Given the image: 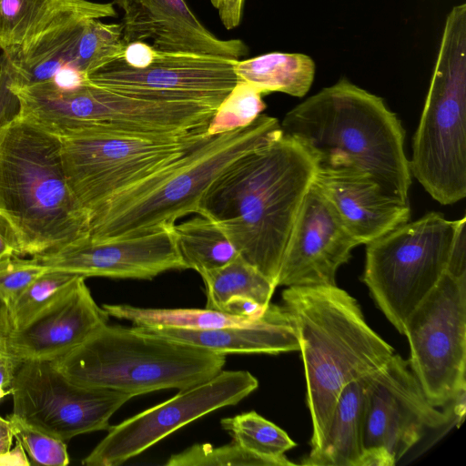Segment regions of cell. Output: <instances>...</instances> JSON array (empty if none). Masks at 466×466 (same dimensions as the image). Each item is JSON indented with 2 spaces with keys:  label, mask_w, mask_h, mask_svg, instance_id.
I'll use <instances>...</instances> for the list:
<instances>
[{
  "label": "cell",
  "mask_w": 466,
  "mask_h": 466,
  "mask_svg": "<svg viewBox=\"0 0 466 466\" xmlns=\"http://www.w3.org/2000/svg\"><path fill=\"white\" fill-rule=\"evenodd\" d=\"M317 167L311 154L281 131L229 165L204 192L197 214L216 222L238 254L277 286Z\"/></svg>",
  "instance_id": "1"
},
{
  "label": "cell",
  "mask_w": 466,
  "mask_h": 466,
  "mask_svg": "<svg viewBox=\"0 0 466 466\" xmlns=\"http://www.w3.org/2000/svg\"><path fill=\"white\" fill-rule=\"evenodd\" d=\"M280 127L318 167H358L387 193L409 202L411 173L405 131L381 97L341 78L289 111Z\"/></svg>",
  "instance_id": "2"
},
{
  "label": "cell",
  "mask_w": 466,
  "mask_h": 466,
  "mask_svg": "<svg viewBox=\"0 0 466 466\" xmlns=\"http://www.w3.org/2000/svg\"><path fill=\"white\" fill-rule=\"evenodd\" d=\"M282 300L302 356L314 450L327 435L342 389L380 369L394 350L368 325L356 299L337 285L288 287Z\"/></svg>",
  "instance_id": "3"
},
{
  "label": "cell",
  "mask_w": 466,
  "mask_h": 466,
  "mask_svg": "<svg viewBox=\"0 0 466 466\" xmlns=\"http://www.w3.org/2000/svg\"><path fill=\"white\" fill-rule=\"evenodd\" d=\"M0 209L19 234L22 255L89 238L90 216L67 183L58 137L16 113L0 127Z\"/></svg>",
  "instance_id": "4"
},
{
  "label": "cell",
  "mask_w": 466,
  "mask_h": 466,
  "mask_svg": "<svg viewBox=\"0 0 466 466\" xmlns=\"http://www.w3.org/2000/svg\"><path fill=\"white\" fill-rule=\"evenodd\" d=\"M261 114L250 125L210 136L161 170L118 193L90 220L89 239L101 242L146 235L190 213L208 186L236 159L281 132Z\"/></svg>",
  "instance_id": "5"
},
{
  "label": "cell",
  "mask_w": 466,
  "mask_h": 466,
  "mask_svg": "<svg viewBox=\"0 0 466 466\" xmlns=\"http://www.w3.org/2000/svg\"><path fill=\"white\" fill-rule=\"evenodd\" d=\"M75 383L132 398L196 386L218 374L226 354L106 324L85 342L50 361Z\"/></svg>",
  "instance_id": "6"
},
{
  "label": "cell",
  "mask_w": 466,
  "mask_h": 466,
  "mask_svg": "<svg viewBox=\"0 0 466 466\" xmlns=\"http://www.w3.org/2000/svg\"><path fill=\"white\" fill-rule=\"evenodd\" d=\"M409 163L411 176L441 205L465 198V4L455 5L447 15Z\"/></svg>",
  "instance_id": "7"
},
{
  "label": "cell",
  "mask_w": 466,
  "mask_h": 466,
  "mask_svg": "<svg viewBox=\"0 0 466 466\" xmlns=\"http://www.w3.org/2000/svg\"><path fill=\"white\" fill-rule=\"evenodd\" d=\"M67 183L89 214L210 137L208 128L176 138H152L89 127L55 133Z\"/></svg>",
  "instance_id": "8"
},
{
  "label": "cell",
  "mask_w": 466,
  "mask_h": 466,
  "mask_svg": "<svg viewBox=\"0 0 466 466\" xmlns=\"http://www.w3.org/2000/svg\"><path fill=\"white\" fill-rule=\"evenodd\" d=\"M465 219L450 220L430 212L366 244L362 280L400 333L446 273L457 231Z\"/></svg>",
  "instance_id": "9"
},
{
  "label": "cell",
  "mask_w": 466,
  "mask_h": 466,
  "mask_svg": "<svg viewBox=\"0 0 466 466\" xmlns=\"http://www.w3.org/2000/svg\"><path fill=\"white\" fill-rule=\"evenodd\" d=\"M33 112L44 126L59 132L89 127L152 138H176L208 128L217 108L205 104L138 97L85 84L41 87Z\"/></svg>",
  "instance_id": "10"
},
{
  "label": "cell",
  "mask_w": 466,
  "mask_h": 466,
  "mask_svg": "<svg viewBox=\"0 0 466 466\" xmlns=\"http://www.w3.org/2000/svg\"><path fill=\"white\" fill-rule=\"evenodd\" d=\"M410 370L430 403L465 397L466 277L445 273L404 324Z\"/></svg>",
  "instance_id": "11"
},
{
  "label": "cell",
  "mask_w": 466,
  "mask_h": 466,
  "mask_svg": "<svg viewBox=\"0 0 466 466\" xmlns=\"http://www.w3.org/2000/svg\"><path fill=\"white\" fill-rule=\"evenodd\" d=\"M10 394L15 415L64 441L108 430L112 415L132 399L119 391L75 383L50 361L40 360L17 367Z\"/></svg>",
  "instance_id": "12"
},
{
  "label": "cell",
  "mask_w": 466,
  "mask_h": 466,
  "mask_svg": "<svg viewBox=\"0 0 466 466\" xmlns=\"http://www.w3.org/2000/svg\"><path fill=\"white\" fill-rule=\"evenodd\" d=\"M258 387L247 370H221L212 379L180 390L174 397L122 422L82 461L86 466H118L183 426L218 409L238 403Z\"/></svg>",
  "instance_id": "13"
},
{
  "label": "cell",
  "mask_w": 466,
  "mask_h": 466,
  "mask_svg": "<svg viewBox=\"0 0 466 466\" xmlns=\"http://www.w3.org/2000/svg\"><path fill=\"white\" fill-rule=\"evenodd\" d=\"M237 61L157 50L153 63L145 68H133L119 58L85 78L86 84L138 97L196 102L217 108L240 81L235 70Z\"/></svg>",
  "instance_id": "14"
},
{
  "label": "cell",
  "mask_w": 466,
  "mask_h": 466,
  "mask_svg": "<svg viewBox=\"0 0 466 466\" xmlns=\"http://www.w3.org/2000/svg\"><path fill=\"white\" fill-rule=\"evenodd\" d=\"M366 449L386 450L397 463L428 429L444 426L457 412L431 405L409 360L397 354L366 377Z\"/></svg>",
  "instance_id": "15"
},
{
  "label": "cell",
  "mask_w": 466,
  "mask_h": 466,
  "mask_svg": "<svg viewBox=\"0 0 466 466\" xmlns=\"http://www.w3.org/2000/svg\"><path fill=\"white\" fill-rule=\"evenodd\" d=\"M357 246L312 182L292 227L277 287L336 285L339 268L350 260Z\"/></svg>",
  "instance_id": "16"
},
{
  "label": "cell",
  "mask_w": 466,
  "mask_h": 466,
  "mask_svg": "<svg viewBox=\"0 0 466 466\" xmlns=\"http://www.w3.org/2000/svg\"><path fill=\"white\" fill-rule=\"evenodd\" d=\"M33 258L46 268L85 278L151 279L168 270L186 269L172 228L101 242L88 238Z\"/></svg>",
  "instance_id": "17"
},
{
  "label": "cell",
  "mask_w": 466,
  "mask_h": 466,
  "mask_svg": "<svg viewBox=\"0 0 466 466\" xmlns=\"http://www.w3.org/2000/svg\"><path fill=\"white\" fill-rule=\"evenodd\" d=\"M78 276L27 324L13 330L5 342L9 356L25 361H53L85 342L107 324L108 313L93 299Z\"/></svg>",
  "instance_id": "18"
},
{
  "label": "cell",
  "mask_w": 466,
  "mask_h": 466,
  "mask_svg": "<svg viewBox=\"0 0 466 466\" xmlns=\"http://www.w3.org/2000/svg\"><path fill=\"white\" fill-rule=\"evenodd\" d=\"M123 10V41L151 40L163 52L208 55L240 60L248 47L240 39L222 40L207 29L185 0H113Z\"/></svg>",
  "instance_id": "19"
},
{
  "label": "cell",
  "mask_w": 466,
  "mask_h": 466,
  "mask_svg": "<svg viewBox=\"0 0 466 466\" xmlns=\"http://www.w3.org/2000/svg\"><path fill=\"white\" fill-rule=\"evenodd\" d=\"M313 184L359 245L410 221L408 201L387 193L369 172L352 166L317 167Z\"/></svg>",
  "instance_id": "20"
},
{
  "label": "cell",
  "mask_w": 466,
  "mask_h": 466,
  "mask_svg": "<svg viewBox=\"0 0 466 466\" xmlns=\"http://www.w3.org/2000/svg\"><path fill=\"white\" fill-rule=\"evenodd\" d=\"M134 327L147 334L223 354H279L299 350L293 319L283 305L269 304L260 318L238 326L206 329Z\"/></svg>",
  "instance_id": "21"
},
{
  "label": "cell",
  "mask_w": 466,
  "mask_h": 466,
  "mask_svg": "<svg viewBox=\"0 0 466 466\" xmlns=\"http://www.w3.org/2000/svg\"><path fill=\"white\" fill-rule=\"evenodd\" d=\"M113 3L88 0H0V50L11 53L47 30L78 18L115 17Z\"/></svg>",
  "instance_id": "22"
},
{
  "label": "cell",
  "mask_w": 466,
  "mask_h": 466,
  "mask_svg": "<svg viewBox=\"0 0 466 466\" xmlns=\"http://www.w3.org/2000/svg\"><path fill=\"white\" fill-rule=\"evenodd\" d=\"M366 377L350 381L342 389L323 442L310 450L301 464L360 466L365 451Z\"/></svg>",
  "instance_id": "23"
},
{
  "label": "cell",
  "mask_w": 466,
  "mask_h": 466,
  "mask_svg": "<svg viewBox=\"0 0 466 466\" xmlns=\"http://www.w3.org/2000/svg\"><path fill=\"white\" fill-rule=\"evenodd\" d=\"M235 70L262 95L281 92L302 97L313 83L315 63L304 54L272 52L238 60Z\"/></svg>",
  "instance_id": "24"
},
{
  "label": "cell",
  "mask_w": 466,
  "mask_h": 466,
  "mask_svg": "<svg viewBox=\"0 0 466 466\" xmlns=\"http://www.w3.org/2000/svg\"><path fill=\"white\" fill-rule=\"evenodd\" d=\"M172 232L186 269L199 275L224 266L238 255L218 225L204 216L175 224Z\"/></svg>",
  "instance_id": "25"
},
{
  "label": "cell",
  "mask_w": 466,
  "mask_h": 466,
  "mask_svg": "<svg viewBox=\"0 0 466 466\" xmlns=\"http://www.w3.org/2000/svg\"><path fill=\"white\" fill-rule=\"evenodd\" d=\"M200 276L206 288V308L215 310L232 297L248 298L268 307L277 288L238 254L224 266Z\"/></svg>",
  "instance_id": "26"
},
{
  "label": "cell",
  "mask_w": 466,
  "mask_h": 466,
  "mask_svg": "<svg viewBox=\"0 0 466 466\" xmlns=\"http://www.w3.org/2000/svg\"><path fill=\"white\" fill-rule=\"evenodd\" d=\"M109 316L127 319L137 327L206 329L249 323L256 319L228 315L209 309H147L124 304H105Z\"/></svg>",
  "instance_id": "27"
},
{
  "label": "cell",
  "mask_w": 466,
  "mask_h": 466,
  "mask_svg": "<svg viewBox=\"0 0 466 466\" xmlns=\"http://www.w3.org/2000/svg\"><path fill=\"white\" fill-rule=\"evenodd\" d=\"M220 423L232 437V441L249 452L273 461L278 466L294 465L285 452L297 444L286 431L256 411L224 418Z\"/></svg>",
  "instance_id": "28"
},
{
  "label": "cell",
  "mask_w": 466,
  "mask_h": 466,
  "mask_svg": "<svg viewBox=\"0 0 466 466\" xmlns=\"http://www.w3.org/2000/svg\"><path fill=\"white\" fill-rule=\"evenodd\" d=\"M122 23H103L97 18L85 19L71 52L68 68L84 76L119 59L123 56Z\"/></svg>",
  "instance_id": "29"
},
{
  "label": "cell",
  "mask_w": 466,
  "mask_h": 466,
  "mask_svg": "<svg viewBox=\"0 0 466 466\" xmlns=\"http://www.w3.org/2000/svg\"><path fill=\"white\" fill-rule=\"evenodd\" d=\"M265 108L262 94L240 80L217 107L209 121L208 134L215 136L245 127L253 123Z\"/></svg>",
  "instance_id": "30"
},
{
  "label": "cell",
  "mask_w": 466,
  "mask_h": 466,
  "mask_svg": "<svg viewBox=\"0 0 466 466\" xmlns=\"http://www.w3.org/2000/svg\"><path fill=\"white\" fill-rule=\"evenodd\" d=\"M77 277L66 271L47 268L29 285L11 308L13 330L27 324Z\"/></svg>",
  "instance_id": "31"
},
{
  "label": "cell",
  "mask_w": 466,
  "mask_h": 466,
  "mask_svg": "<svg viewBox=\"0 0 466 466\" xmlns=\"http://www.w3.org/2000/svg\"><path fill=\"white\" fill-rule=\"evenodd\" d=\"M167 466H278L273 461L257 456L236 442L213 447L209 443L195 444L173 454Z\"/></svg>",
  "instance_id": "32"
},
{
  "label": "cell",
  "mask_w": 466,
  "mask_h": 466,
  "mask_svg": "<svg viewBox=\"0 0 466 466\" xmlns=\"http://www.w3.org/2000/svg\"><path fill=\"white\" fill-rule=\"evenodd\" d=\"M10 420L14 437L29 456L31 465L66 466L69 456L66 441L26 423L14 413Z\"/></svg>",
  "instance_id": "33"
},
{
  "label": "cell",
  "mask_w": 466,
  "mask_h": 466,
  "mask_svg": "<svg viewBox=\"0 0 466 466\" xmlns=\"http://www.w3.org/2000/svg\"><path fill=\"white\" fill-rule=\"evenodd\" d=\"M47 268L31 259L18 256L0 260V299L11 308L29 285Z\"/></svg>",
  "instance_id": "34"
},
{
  "label": "cell",
  "mask_w": 466,
  "mask_h": 466,
  "mask_svg": "<svg viewBox=\"0 0 466 466\" xmlns=\"http://www.w3.org/2000/svg\"><path fill=\"white\" fill-rule=\"evenodd\" d=\"M22 255L19 234L3 210L0 209V260Z\"/></svg>",
  "instance_id": "35"
},
{
  "label": "cell",
  "mask_w": 466,
  "mask_h": 466,
  "mask_svg": "<svg viewBox=\"0 0 466 466\" xmlns=\"http://www.w3.org/2000/svg\"><path fill=\"white\" fill-rule=\"evenodd\" d=\"M267 308L248 298L232 297L221 304L218 310L234 317L258 319L264 314Z\"/></svg>",
  "instance_id": "36"
},
{
  "label": "cell",
  "mask_w": 466,
  "mask_h": 466,
  "mask_svg": "<svg viewBox=\"0 0 466 466\" xmlns=\"http://www.w3.org/2000/svg\"><path fill=\"white\" fill-rule=\"evenodd\" d=\"M156 49L144 41H133L125 45L122 60L133 68H145L155 59Z\"/></svg>",
  "instance_id": "37"
},
{
  "label": "cell",
  "mask_w": 466,
  "mask_h": 466,
  "mask_svg": "<svg viewBox=\"0 0 466 466\" xmlns=\"http://www.w3.org/2000/svg\"><path fill=\"white\" fill-rule=\"evenodd\" d=\"M466 219L457 231L447 268V273L457 277H466Z\"/></svg>",
  "instance_id": "38"
},
{
  "label": "cell",
  "mask_w": 466,
  "mask_h": 466,
  "mask_svg": "<svg viewBox=\"0 0 466 466\" xmlns=\"http://www.w3.org/2000/svg\"><path fill=\"white\" fill-rule=\"evenodd\" d=\"M226 29L238 27L242 20L245 0H210Z\"/></svg>",
  "instance_id": "39"
},
{
  "label": "cell",
  "mask_w": 466,
  "mask_h": 466,
  "mask_svg": "<svg viewBox=\"0 0 466 466\" xmlns=\"http://www.w3.org/2000/svg\"><path fill=\"white\" fill-rule=\"evenodd\" d=\"M15 103V98L9 91L6 80L1 72V84H0V127L4 122L12 117L14 115L9 114V109L12 105Z\"/></svg>",
  "instance_id": "40"
},
{
  "label": "cell",
  "mask_w": 466,
  "mask_h": 466,
  "mask_svg": "<svg viewBox=\"0 0 466 466\" xmlns=\"http://www.w3.org/2000/svg\"><path fill=\"white\" fill-rule=\"evenodd\" d=\"M29 466L31 465L28 461L25 451L17 442L14 449L0 455V466Z\"/></svg>",
  "instance_id": "41"
},
{
  "label": "cell",
  "mask_w": 466,
  "mask_h": 466,
  "mask_svg": "<svg viewBox=\"0 0 466 466\" xmlns=\"http://www.w3.org/2000/svg\"><path fill=\"white\" fill-rule=\"evenodd\" d=\"M13 330L11 312L6 303L0 299V347L5 350V342ZM6 351V350H5Z\"/></svg>",
  "instance_id": "42"
},
{
  "label": "cell",
  "mask_w": 466,
  "mask_h": 466,
  "mask_svg": "<svg viewBox=\"0 0 466 466\" xmlns=\"http://www.w3.org/2000/svg\"><path fill=\"white\" fill-rule=\"evenodd\" d=\"M14 438V430L10 420L0 416V455L11 449Z\"/></svg>",
  "instance_id": "43"
},
{
  "label": "cell",
  "mask_w": 466,
  "mask_h": 466,
  "mask_svg": "<svg viewBox=\"0 0 466 466\" xmlns=\"http://www.w3.org/2000/svg\"><path fill=\"white\" fill-rule=\"evenodd\" d=\"M21 363L7 354L5 349L0 347V368L2 367H17Z\"/></svg>",
  "instance_id": "44"
},
{
  "label": "cell",
  "mask_w": 466,
  "mask_h": 466,
  "mask_svg": "<svg viewBox=\"0 0 466 466\" xmlns=\"http://www.w3.org/2000/svg\"><path fill=\"white\" fill-rule=\"evenodd\" d=\"M1 56V55H0ZM0 84H1V57H0Z\"/></svg>",
  "instance_id": "45"
}]
</instances>
